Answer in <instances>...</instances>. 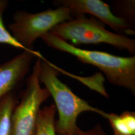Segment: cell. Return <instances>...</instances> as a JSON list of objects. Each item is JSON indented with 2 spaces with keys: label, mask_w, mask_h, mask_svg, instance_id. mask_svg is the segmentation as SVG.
<instances>
[{
  "label": "cell",
  "mask_w": 135,
  "mask_h": 135,
  "mask_svg": "<svg viewBox=\"0 0 135 135\" xmlns=\"http://www.w3.org/2000/svg\"><path fill=\"white\" fill-rule=\"evenodd\" d=\"M48 46L72 55L82 63L98 68L109 82L135 94V56L123 57L106 52L78 48L49 32L41 38Z\"/></svg>",
  "instance_id": "obj_1"
},
{
  "label": "cell",
  "mask_w": 135,
  "mask_h": 135,
  "mask_svg": "<svg viewBox=\"0 0 135 135\" xmlns=\"http://www.w3.org/2000/svg\"><path fill=\"white\" fill-rule=\"evenodd\" d=\"M60 71L44 57L41 58L39 80L53 97L58 111L59 119L55 122L57 135H76L77 120L80 114L91 112L101 115L103 111L91 106L75 94L67 85L61 81Z\"/></svg>",
  "instance_id": "obj_2"
},
{
  "label": "cell",
  "mask_w": 135,
  "mask_h": 135,
  "mask_svg": "<svg viewBox=\"0 0 135 135\" xmlns=\"http://www.w3.org/2000/svg\"><path fill=\"white\" fill-rule=\"evenodd\" d=\"M50 32L76 44H107L120 50L135 53V39L114 33L105 28L100 21L85 16L77 17L56 26Z\"/></svg>",
  "instance_id": "obj_3"
},
{
  "label": "cell",
  "mask_w": 135,
  "mask_h": 135,
  "mask_svg": "<svg viewBox=\"0 0 135 135\" xmlns=\"http://www.w3.org/2000/svg\"><path fill=\"white\" fill-rule=\"evenodd\" d=\"M41 58H37L32 73L27 79L21 101L13 110L9 135H35L41 105L50 96L48 90L41 86L39 80Z\"/></svg>",
  "instance_id": "obj_4"
},
{
  "label": "cell",
  "mask_w": 135,
  "mask_h": 135,
  "mask_svg": "<svg viewBox=\"0 0 135 135\" xmlns=\"http://www.w3.org/2000/svg\"><path fill=\"white\" fill-rule=\"evenodd\" d=\"M72 19L68 8L64 7L37 13L18 11L13 15V22L9 25V29L19 43L27 49L32 50L37 39L58 25Z\"/></svg>",
  "instance_id": "obj_5"
},
{
  "label": "cell",
  "mask_w": 135,
  "mask_h": 135,
  "mask_svg": "<svg viewBox=\"0 0 135 135\" xmlns=\"http://www.w3.org/2000/svg\"><path fill=\"white\" fill-rule=\"evenodd\" d=\"M53 4L58 7L68 8L73 18L91 15L104 24L108 25L117 34L134 35L135 30L124 20L112 13L109 5L100 0H56Z\"/></svg>",
  "instance_id": "obj_6"
},
{
  "label": "cell",
  "mask_w": 135,
  "mask_h": 135,
  "mask_svg": "<svg viewBox=\"0 0 135 135\" xmlns=\"http://www.w3.org/2000/svg\"><path fill=\"white\" fill-rule=\"evenodd\" d=\"M42 54L33 50H25L21 53L0 64V100L13 90L29 72L32 61L41 58Z\"/></svg>",
  "instance_id": "obj_7"
},
{
  "label": "cell",
  "mask_w": 135,
  "mask_h": 135,
  "mask_svg": "<svg viewBox=\"0 0 135 135\" xmlns=\"http://www.w3.org/2000/svg\"><path fill=\"white\" fill-rule=\"evenodd\" d=\"M108 120L114 135H135V113L125 111L118 115L104 111L100 115Z\"/></svg>",
  "instance_id": "obj_8"
},
{
  "label": "cell",
  "mask_w": 135,
  "mask_h": 135,
  "mask_svg": "<svg viewBox=\"0 0 135 135\" xmlns=\"http://www.w3.org/2000/svg\"><path fill=\"white\" fill-rule=\"evenodd\" d=\"M56 112V108L54 104L40 109L35 135H57L55 129Z\"/></svg>",
  "instance_id": "obj_9"
},
{
  "label": "cell",
  "mask_w": 135,
  "mask_h": 135,
  "mask_svg": "<svg viewBox=\"0 0 135 135\" xmlns=\"http://www.w3.org/2000/svg\"><path fill=\"white\" fill-rule=\"evenodd\" d=\"M18 103L13 92L0 100V135H9L12 114Z\"/></svg>",
  "instance_id": "obj_10"
},
{
  "label": "cell",
  "mask_w": 135,
  "mask_h": 135,
  "mask_svg": "<svg viewBox=\"0 0 135 135\" xmlns=\"http://www.w3.org/2000/svg\"><path fill=\"white\" fill-rule=\"evenodd\" d=\"M8 5L9 2L7 0H0V44L8 45L23 51L30 50L25 48L15 39L10 31L5 27L3 21V14L7 10Z\"/></svg>",
  "instance_id": "obj_11"
},
{
  "label": "cell",
  "mask_w": 135,
  "mask_h": 135,
  "mask_svg": "<svg viewBox=\"0 0 135 135\" xmlns=\"http://www.w3.org/2000/svg\"><path fill=\"white\" fill-rule=\"evenodd\" d=\"M116 6L121 13L120 18L124 20L133 28L135 19V1H122L116 2Z\"/></svg>",
  "instance_id": "obj_12"
},
{
  "label": "cell",
  "mask_w": 135,
  "mask_h": 135,
  "mask_svg": "<svg viewBox=\"0 0 135 135\" xmlns=\"http://www.w3.org/2000/svg\"><path fill=\"white\" fill-rule=\"evenodd\" d=\"M76 135H107L101 126L97 124L96 126L89 130H83L78 127Z\"/></svg>",
  "instance_id": "obj_13"
}]
</instances>
